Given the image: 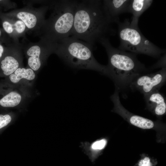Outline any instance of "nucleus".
Wrapping results in <instances>:
<instances>
[{"label":"nucleus","instance_id":"obj_5","mask_svg":"<svg viewBox=\"0 0 166 166\" xmlns=\"http://www.w3.org/2000/svg\"><path fill=\"white\" fill-rule=\"evenodd\" d=\"M78 1L65 0L57 5V16L50 23V34L53 38L60 40L70 36Z\"/></svg>","mask_w":166,"mask_h":166},{"label":"nucleus","instance_id":"obj_20","mask_svg":"<svg viewBox=\"0 0 166 166\" xmlns=\"http://www.w3.org/2000/svg\"><path fill=\"white\" fill-rule=\"evenodd\" d=\"M160 67L162 68L166 67V53L161 57L160 60L156 64L152 66L151 69H155L156 68Z\"/></svg>","mask_w":166,"mask_h":166},{"label":"nucleus","instance_id":"obj_19","mask_svg":"<svg viewBox=\"0 0 166 166\" xmlns=\"http://www.w3.org/2000/svg\"><path fill=\"white\" fill-rule=\"evenodd\" d=\"M2 27L4 30L8 34L12 33L14 29L13 25L6 20L3 21Z\"/></svg>","mask_w":166,"mask_h":166},{"label":"nucleus","instance_id":"obj_3","mask_svg":"<svg viewBox=\"0 0 166 166\" xmlns=\"http://www.w3.org/2000/svg\"><path fill=\"white\" fill-rule=\"evenodd\" d=\"M60 41L57 53L66 64L73 68L92 70L106 75V66L96 60L89 44L70 37Z\"/></svg>","mask_w":166,"mask_h":166},{"label":"nucleus","instance_id":"obj_10","mask_svg":"<svg viewBox=\"0 0 166 166\" xmlns=\"http://www.w3.org/2000/svg\"><path fill=\"white\" fill-rule=\"evenodd\" d=\"M153 2L152 0H130L128 12L132 14L131 22L138 23L139 17L151 6Z\"/></svg>","mask_w":166,"mask_h":166},{"label":"nucleus","instance_id":"obj_16","mask_svg":"<svg viewBox=\"0 0 166 166\" xmlns=\"http://www.w3.org/2000/svg\"><path fill=\"white\" fill-rule=\"evenodd\" d=\"M106 141L105 139H102L96 141L92 144L91 148L93 150H101L105 146Z\"/></svg>","mask_w":166,"mask_h":166},{"label":"nucleus","instance_id":"obj_21","mask_svg":"<svg viewBox=\"0 0 166 166\" xmlns=\"http://www.w3.org/2000/svg\"><path fill=\"white\" fill-rule=\"evenodd\" d=\"M138 164L139 166H152L150 158L147 157L140 160Z\"/></svg>","mask_w":166,"mask_h":166},{"label":"nucleus","instance_id":"obj_9","mask_svg":"<svg viewBox=\"0 0 166 166\" xmlns=\"http://www.w3.org/2000/svg\"><path fill=\"white\" fill-rule=\"evenodd\" d=\"M22 100L18 92L6 89L0 85V105L3 107H13L18 105Z\"/></svg>","mask_w":166,"mask_h":166},{"label":"nucleus","instance_id":"obj_4","mask_svg":"<svg viewBox=\"0 0 166 166\" xmlns=\"http://www.w3.org/2000/svg\"><path fill=\"white\" fill-rule=\"evenodd\" d=\"M116 23L120 40L118 48L119 49L156 58L165 53V49L158 47L143 35L138 27V23L130 22L127 19L123 22L119 20Z\"/></svg>","mask_w":166,"mask_h":166},{"label":"nucleus","instance_id":"obj_11","mask_svg":"<svg viewBox=\"0 0 166 166\" xmlns=\"http://www.w3.org/2000/svg\"><path fill=\"white\" fill-rule=\"evenodd\" d=\"M19 63L13 57L4 54L0 60V77H6L19 68Z\"/></svg>","mask_w":166,"mask_h":166},{"label":"nucleus","instance_id":"obj_13","mask_svg":"<svg viewBox=\"0 0 166 166\" xmlns=\"http://www.w3.org/2000/svg\"><path fill=\"white\" fill-rule=\"evenodd\" d=\"M41 52L40 48L37 45L32 46L27 52V55L29 57L28 59V65L34 71L38 70L41 67Z\"/></svg>","mask_w":166,"mask_h":166},{"label":"nucleus","instance_id":"obj_6","mask_svg":"<svg viewBox=\"0 0 166 166\" xmlns=\"http://www.w3.org/2000/svg\"><path fill=\"white\" fill-rule=\"evenodd\" d=\"M166 79V68L153 73L144 74L135 79L130 85L129 89L137 90L144 94H148L158 90L165 84Z\"/></svg>","mask_w":166,"mask_h":166},{"label":"nucleus","instance_id":"obj_8","mask_svg":"<svg viewBox=\"0 0 166 166\" xmlns=\"http://www.w3.org/2000/svg\"><path fill=\"white\" fill-rule=\"evenodd\" d=\"M148 106L153 109L157 115H162L166 110V100L164 96L158 90L154 91L144 96Z\"/></svg>","mask_w":166,"mask_h":166},{"label":"nucleus","instance_id":"obj_1","mask_svg":"<svg viewBox=\"0 0 166 166\" xmlns=\"http://www.w3.org/2000/svg\"><path fill=\"white\" fill-rule=\"evenodd\" d=\"M113 23L104 9L102 0L78 1L70 37L93 47L101 39L115 35Z\"/></svg>","mask_w":166,"mask_h":166},{"label":"nucleus","instance_id":"obj_2","mask_svg":"<svg viewBox=\"0 0 166 166\" xmlns=\"http://www.w3.org/2000/svg\"><path fill=\"white\" fill-rule=\"evenodd\" d=\"M99 43L105 48L108 56L106 75L113 81L119 92L129 89L135 79L149 70L138 60L136 54L115 48L108 38L102 39Z\"/></svg>","mask_w":166,"mask_h":166},{"label":"nucleus","instance_id":"obj_23","mask_svg":"<svg viewBox=\"0 0 166 166\" xmlns=\"http://www.w3.org/2000/svg\"><path fill=\"white\" fill-rule=\"evenodd\" d=\"M2 31L0 29V40L1 39V36H2Z\"/></svg>","mask_w":166,"mask_h":166},{"label":"nucleus","instance_id":"obj_22","mask_svg":"<svg viewBox=\"0 0 166 166\" xmlns=\"http://www.w3.org/2000/svg\"><path fill=\"white\" fill-rule=\"evenodd\" d=\"M4 49L1 45L0 44V60L4 54Z\"/></svg>","mask_w":166,"mask_h":166},{"label":"nucleus","instance_id":"obj_14","mask_svg":"<svg viewBox=\"0 0 166 166\" xmlns=\"http://www.w3.org/2000/svg\"><path fill=\"white\" fill-rule=\"evenodd\" d=\"M129 120L132 125L142 129L151 128L154 126L151 120L137 115H130Z\"/></svg>","mask_w":166,"mask_h":166},{"label":"nucleus","instance_id":"obj_12","mask_svg":"<svg viewBox=\"0 0 166 166\" xmlns=\"http://www.w3.org/2000/svg\"><path fill=\"white\" fill-rule=\"evenodd\" d=\"M36 75L31 68H18L13 73L6 77L7 82L17 84L22 80L31 81L35 78Z\"/></svg>","mask_w":166,"mask_h":166},{"label":"nucleus","instance_id":"obj_18","mask_svg":"<svg viewBox=\"0 0 166 166\" xmlns=\"http://www.w3.org/2000/svg\"><path fill=\"white\" fill-rule=\"evenodd\" d=\"M13 25L14 26V29L19 33H22L25 29L26 25L22 21L18 20Z\"/></svg>","mask_w":166,"mask_h":166},{"label":"nucleus","instance_id":"obj_15","mask_svg":"<svg viewBox=\"0 0 166 166\" xmlns=\"http://www.w3.org/2000/svg\"><path fill=\"white\" fill-rule=\"evenodd\" d=\"M17 17L22 20L29 29L34 27L36 25L37 19L34 14L29 12L22 11L17 14Z\"/></svg>","mask_w":166,"mask_h":166},{"label":"nucleus","instance_id":"obj_17","mask_svg":"<svg viewBox=\"0 0 166 166\" xmlns=\"http://www.w3.org/2000/svg\"><path fill=\"white\" fill-rule=\"evenodd\" d=\"M11 120V117L9 114H0V129L6 126Z\"/></svg>","mask_w":166,"mask_h":166},{"label":"nucleus","instance_id":"obj_7","mask_svg":"<svg viewBox=\"0 0 166 166\" xmlns=\"http://www.w3.org/2000/svg\"><path fill=\"white\" fill-rule=\"evenodd\" d=\"M130 0H102L104 9L110 19L113 23L119 20V16L128 12Z\"/></svg>","mask_w":166,"mask_h":166}]
</instances>
